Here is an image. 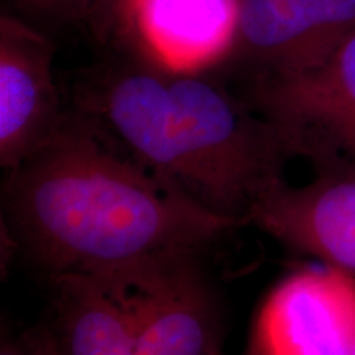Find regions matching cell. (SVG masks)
<instances>
[{"label": "cell", "instance_id": "2", "mask_svg": "<svg viewBox=\"0 0 355 355\" xmlns=\"http://www.w3.org/2000/svg\"><path fill=\"white\" fill-rule=\"evenodd\" d=\"M76 101L141 165L241 225L293 159L273 123L204 69L140 58L89 79Z\"/></svg>", "mask_w": 355, "mask_h": 355}, {"label": "cell", "instance_id": "9", "mask_svg": "<svg viewBox=\"0 0 355 355\" xmlns=\"http://www.w3.org/2000/svg\"><path fill=\"white\" fill-rule=\"evenodd\" d=\"M132 355H220L217 304L194 257L141 273Z\"/></svg>", "mask_w": 355, "mask_h": 355}, {"label": "cell", "instance_id": "1", "mask_svg": "<svg viewBox=\"0 0 355 355\" xmlns=\"http://www.w3.org/2000/svg\"><path fill=\"white\" fill-rule=\"evenodd\" d=\"M6 176L10 227L50 278L188 259L241 227L141 165L78 109Z\"/></svg>", "mask_w": 355, "mask_h": 355}, {"label": "cell", "instance_id": "6", "mask_svg": "<svg viewBox=\"0 0 355 355\" xmlns=\"http://www.w3.org/2000/svg\"><path fill=\"white\" fill-rule=\"evenodd\" d=\"M55 48L40 30L0 15V165L10 173L64 122L53 76Z\"/></svg>", "mask_w": 355, "mask_h": 355}, {"label": "cell", "instance_id": "10", "mask_svg": "<svg viewBox=\"0 0 355 355\" xmlns=\"http://www.w3.org/2000/svg\"><path fill=\"white\" fill-rule=\"evenodd\" d=\"M237 13L239 0H132L121 37L153 63L202 71L224 60Z\"/></svg>", "mask_w": 355, "mask_h": 355}, {"label": "cell", "instance_id": "12", "mask_svg": "<svg viewBox=\"0 0 355 355\" xmlns=\"http://www.w3.org/2000/svg\"><path fill=\"white\" fill-rule=\"evenodd\" d=\"M130 6L132 0H92L89 24L97 37L109 40L114 35H122Z\"/></svg>", "mask_w": 355, "mask_h": 355}, {"label": "cell", "instance_id": "5", "mask_svg": "<svg viewBox=\"0 0 355 355\" xmlns=\"http://www.w3.org/2000/svg\"><path fill=\"white\" fill-rule=\"evenodd\" d=\"M355 273L298 270L261 304L248 355H354Z\"/></svg>", "mask_w": 355, "mask_h": 355}, {"label": "cell", "instance_id": "13", "mask_svg": "<svg viewBox=\"0 0 355 355\" xmlns=\"http://www.w3.org/2000/svg\"><path fill=\"white\" fill-rule=\"evenodd\" d=\"M0 355H38L32 340H3Z\"/></svg>", "mask_w": 355, "mask_h": 355}, {"label": "cell", "instance_id": "3", "mask_svg": "<svg viewBox=\"0 0 355 355\" xmlns=\"http://www.w3.org/2000/svg\"><path fill=\"white\" fill-rule=\"evenodd\" d=\"M245 97L316 175L355 176V33L300 73L250 79Z\"/></svg>", "mask_w": 355, "mask_h": 355}, {"label": "cell", "instance_id": "8", "mask_svg": "<svg viewBox=\"0 0 355 355\" xmlns=\"http://www.w3.org/2000/svg\"><path fill=\"white\" fill-rule=\"evenodd\" d=\"M248 224L321 263L355 273V176L316 175L301 186L283 181Z\"/></svg>", "mask_w": 355, "mask_h": 355}, {"label": "cell", "instance_id": "11", "mask_svg": "<svg viewBox=\"0 0 355 355\" xmlns=\"http://www.w3.org/2000/svg\"><path fill=\"white\" fill-rule=\"evenodd\" d=\"M12 2L30 15L55 21L89 20L92 10V0H12Z\"/></svg>", "mask_w": 355, "mask_h": 355}, {"label": "cell", "instance_id": "4", "mask_svg": "<svg viewBox=\"0 0 355 355\" xmlns=\"http://www.w3.org/2000/svg\"><path fill=\"white\" fill-rule=\"evenodd\" d=\"M355 33V0H239L232 42L222 61L250 79L313 68Z\"/></svg>", "mask_w": 355, "mask_h": 355}, {"label": "cell", "instance_id": "15", "mask_svg": "<svg viewBox=\"0 0 355 355\" xmlns=\"http://www.w3.org/2000/svg\"><path fill=\"white\" fill-rule=\"evenodd\" d=\"M247 355H248V354H247Z\"/></svg>", "mask_w": 355, "mask_h": 355}, {"label": "cell", "instance_id": "7", "mask_svg": "<svg viewBox=\"0 0 355 355\" xmlns=\"http://www.w3.org/2000/svg\"><path fill=\"white\" fill-rule=\"evenodd\" d=\"M145 270L53 277L46 324L32 340L38 355H132Z\"/></svg>", "mask_w": 355, "mask_h": 355}, {"label": "cell", "instance_id": "14", "mask_svg": "<svg viewBox=\"0 0 355 355\" xmlns=\"http://www.w3.org/2000/svg\"><path fill=\"white\" fill-rule=\"evenodd\" d=\"M354 355H355V350H354Z\"/></svg>", "mask_w": 355, "mask_h": 355}]
</instances>
